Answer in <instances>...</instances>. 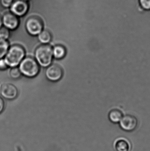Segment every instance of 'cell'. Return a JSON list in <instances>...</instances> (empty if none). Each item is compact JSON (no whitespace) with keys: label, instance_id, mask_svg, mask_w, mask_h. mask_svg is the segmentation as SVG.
I'll use <instances>...</instances> for the list:
<instances>
[{"label":"cell","instance_id":"10","mask_svg":"<svg viewBox=\"0 0 150 151\" xmlns=\"http://www.w3.org/2000/svg\"><path fill=\"white\" fill-rule=\"evenodd\" d=\"M123 113L120 110L115 109L111 110L108 114L109 120L114 123H118L120 122L123 117Z\"/></svg>","mask_w":150,"mask_h":151},{"label":"cell","instance_id":"17","mask_svg":"<svg viewBox=\"0 0 150 151\" xmlns=\"http://www.w3.org/2000/svg\"><path fill=\"white\" fill-rule=\"evenodd\" d=\"M141 8L145 11H150V0H138Z\"/></svg>","mask_w":150,"mask_h":151},{"label":"cell","instance_id":"13","mask_svg":"<svg viewBox=\"0 0 150 151\" xmlns=\"http://www.w3.org/2000/svg\"><path fill=\"white\" fill-rule=\"evenodd\" d=\"M115 149L117 151H129L130 146L126 140L120 139L115 143Z\"/></svg>","mask_w":150,"mask_h":151},{"label":"cell","instance_id":"9","mask_svg":"<svg viewBox=\"0 0 150 151\" xmlns=\"http://www.w3.org/2000/svg\"><path fill=\"white\" fill-rule=\"evenodd\" d=\"M0 92L3 97L9 100L15 99L18 94L16 87L11 83H5L2 85Z\"/></svg>","mask_w":150,"mask_h":151},{"label":"cell","instance_id":"15","mask_svg":"<svg viewBox=\"0 0 150 151\" xmlns=\"http://www.w3.org/2000/svg\"><path fill=\"white\" fill-rule=\"evenodd\" d=\"M9 30L5 27H2L0 28V39L8 40L10 35Z\"/></svg>","mask_w":150,"mask_h":151},{"label":"cell","instance_id":"7","mask_svg":"<svg viewBox=\"0 0 150 151\" xmlns=\"http://www.w3.org/2000/svg\"><path fill=\"white\" fill-rule=\"evenodd\" d=\"M63 72L62 69L57 65H51L47 67L45 72L46 78L50 81L56 82L62 77Z\"/></svg>","mask_w":150,"mask_h":151},{"label":"cell","instance_id":"18","mask_svg":"<svg viewBox=\"0 0 150 151\" xmlns=\"http://www.w3.org/2000/svg\"><path fill=\"white\" fill-rule=\"evenodd\" d=\"M14 1V0H1V4L4 8H10Z\"/></svg>","mask_w":150,"mask_h":151},{"label":"cell","instance_id":"22","mask_svg":"<svg viewBox=\"0 0 150 151\" xmlns=\"http://www.w3.org/2000/svg\"><path fill=\"white\" fill-rule=\"evenodd\" d=\"M23 1H30V0H23Z\"/></svg>","mask_w":150,"mask_h":151},{"label":"cell","instance_id":"2","mask_svg":"<svg viewBox=\"0 0 150 151\" xmlns=\"http://www.w3.org/2000/svg\"><path fill=\"white\" fill-rule=\"evenodd\" d=\"M34 56L40 66L47 68L52 64L53 58V48L48 44H43L36 49Z\"/></svg>","mask_w":150,"mask_h":151},{"label":"cell","instance_id":"12","mask_svg":"<svg viewBox=\"0 0 150 151\" xmlns=\"http://www.w3.org/2000/svg\"><path fill=\"white\" fill-rule=\"evenodd\" d=\"M38 40L43 44H48L52 40V35L47 30H43L38 35Z\"/></svg>","mask_w":150,"mask_h":151},{"label":"cell","instance_id":"6","mask_svg":"<svg viewBox=\"0 0 150 151\" xmlns=\"http://www.w3.org/2000/svg\"><path fill=\"white\" fill-rule=\"evenodd\" d=\"M121 128L127 132H132L136 129L138 126V120L132 115L123 116L119 122Z\"/></svg>","mask_w":150,"mask_h":151},{"label":"cell","instance_id":"11","mask_svg":"<svg viewBox=\"0 0 150 151\" xmlns=\"http://www.w3.org/2000/svg\"><path fill=\"white\" fill-rule=\"evenodd\" d=\"M53 57L57 59H61L66 56L65 48L61 45H57L53 48Z\"/></svg>","mask_w":150,"mask_h":151},{"label":"cell","instance_id":"8","mask_svg":"<svg viewBox=\"0 0 150 151\" xmlns=\"http://www.w3.org/2000/svg\"><path fill=\"white\" fill-rule=\"evenodd\" d=\"M3 25L9 30H14L18 27L19 20L18 17L11 12H7L2 17Z\"/></svg>","mask_w":150,"mask_h":151},{"label":"cell","instance_id":"3","mask_svg":"<svg viewBox=\"0 0 150 151\" xmlns=\"http://www.w3.org/2000/svg\"><path fill=\"white\" fill-rule=\"evenodd\" d=\"M39 66L35 59L27 57L24 58L21 61L18 68L23 75L33 78L38 74L40 71Z\"/></svg>","mask_w":150,"mask_h":151},{"label":"cell","instance_id":"1","mask_svg":"<svg viewBox=\"0 0 150 151\" xmlns=\"http://www.w3.org/2000/svg\"><path fill=\"white\" fill-rule=\"evenodd\" d=\"M25 56V51L19 45H15L10 47L6 54L4 60L8 67H17Z\"/></svg>","mask_w":150,"mask_h":151},{"label":"cell","instance_id":"21","mask_svg":"<svg viewBox=\"0 0 150 151\" xmlns=\"http://www.w3.org/2000/svg\"><path fill=\"white\" fill-rule=\"evenodd\" d=\"M3 23H2V17H1L0 15V28L2 26Z\"/></svg>","mask_w":150,"mask_h":151},{"label":"cell","instance_id":"5","mask_svg":"<svg viewBox=\"0 0 150 151\" xmlns=\"http://www.w3.org/2000/svg\"><path fill=\"white\" fill-rule=\"evenodd\" d=\"M11 12L18 17L25 16L29 10V4L23 0H14L10 7Z\"/></svg>","mask_w":150,"mask_h":151},{"label":"cell","instance_id":"4","mask_svg":"<svg viewBox=\"0 0 150 151\" xmlns=\"http://www.w3.org/2000/svg\"><path fill=\"white\" fill-rule=\"evenodd\" d=\"M27 32L32 36H38L43 30L44 25L40 18L32 16L27 19L25 23Z\"/></svg>","mask_w":150,"mask_h":151},{"label":"cell","instance_id":"14","mask_svg":"<svg viewBox=\"0 0 150 151\" xmlns=\"http://www.w3.org/2000/svg\"><path fill=\"white\" fill-rule=\"evenodd\" d=\"M9 47V44L7 40L0 39V59L5 57Z\"/></svg>","mask_w":150,"mask_h":151},{"label":"cell","instance_id":"20","mask_svg":"<svg viewBox=\"0 0 150 151\" xmlns=\"http://www.w3.org/2000/svg\"><path fill=\"white\" fill-rule=\"evenodd\" d=\"M4 107V103L3 99L0 97V113L3 111Z\"/></svg>","mask_w":150,"mask_h":151},{"label":"cell","instance_id":"19","mask_svg":"<svg viewBox=\"0 0 150 151\" xmlns=\"http://www.w3.org/2000/svg\"><path fill=\"white\" fill-rule=\"evenodd\" d=\"M8 66L4 58L0 59V70H4L7 69Z\"/></svg>","mask_w":150,"mask_h":151},{"label":"cell","instance_id":"16","mask_svg":"<svg viewBox=\"0 0 150 151\" xmlns=\"http://www.w3.org/2000/svg\"><path fill=\"white\" fill-rule=\"evenodd\" d=\"M9 74L11 77L13 79H18L22 75L19 68H18L17 67L11 68Z\"/></svg>","mask_w":150,"mask_h":151}]
</instances>
